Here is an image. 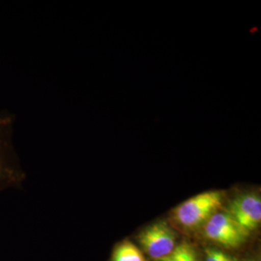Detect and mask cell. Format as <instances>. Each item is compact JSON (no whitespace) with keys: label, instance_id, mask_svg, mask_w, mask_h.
<instances>
[{"label":"cell","instance_id":"cell-1","mask_svg":"<svg viewBox=\"0 0 261 261\" xmlns=\"http://www.w3.org/2000/svg\"><path fill=\"white\" fill-rule=\"evenodd\" d=\"M16 115L7 110L0 111V194L18 189L27 179L14 143Z\"/></svg>","mask_w":261,"mask_h":261},{"label":"cell","instance_id":"cell-2","mask_svg":"<svg viewBox=\"0 0 261 261\" xmlns=\"http://www.w3.org/2000/svg\"><path fill=\"white\" fill-rule=\"evenodd\" d=\"M224 193L208 191L189 198L173 211V220L186 229H196L219 211L224 202Z\"/></svg>","mask_w":261,"mask_h":261},{"label":"cell","instance_id":"cell-3","mask_svg":"<svg viewBox=\"0 0 261 261\" xmlns=\"http://www.w3.org/2000/svg\"><path fill=\"white\" fill-rule=\"evenodd\" d=\"M206 238L225 248L235 249L245 243L249 234L228 212L217 211L204 224Z\"/></svg>","mask_w":261,"mask_h":261},{"label":"cell","instance_id":"cell-4","mask_svg":"<svg viewBox=\"0 0 261 261\" xmlns=\"http://www.w3.org/2000/svg\"><path fill=\"white\" fill-rule=\"evenodd\" d=\"M176 233L165 222H159L145 228L139 236L143 251L157 261L168 256L176 247Z\"/></svg>","mask_w":261,"mask_h":261},{"label":"cell","instance_id":"cell-5","mask_svg":"<svg viewBox=\"0 0 261 261\" xmlns=\"http://www.w3.org/2000/svg\"><path fill=\"white\" fill-rule=\"evenodd\" d=\"M228 213L247 233L250 234L260 224V196L247 194L237 197L229 205Z\"/></svg>","mask_w":261,"mask_h":261},{"label":"cell","instance_id":"cell-6","mask_svg":"<svg viewBox=\"0 0 261 261\" xmlns=\"http://www.w3.org/2000/svg\"><path fill=\"white\" fill-rule=\"evenodd\" d=\"M112 261H146V259L136 245L130 241H124L114 250Z\"/></svg>","mask_w":261,"mask_h":261},{"label":"cell","instance_id":"cell-7","mask_svg":"<svg viewBox=\"0 0 261 261\" xmlns=\"http://www.w3.org/2000/svg\"><path fill=\"white\" fill-rule=\"evenodd\" d=\"M157 261H200V259L192 244L182 242L176 245L175 249L168 256Z\"/></svg>","mask_w":261,"mask_h":261},{"label":"cell","instance_id":"cell-8","mask_svg":"<svg viewBox=\"0 0 261 261\" xmlns=\"http://www.w3.org/2000/svg\"><path fill=\"white\" fill-rule=\"evenodd\" d=\"M204 261H239L235 256L214 248H207L205 250Z\"/></svg>","mask_w":261,"mask_h":261}]
</instances>
